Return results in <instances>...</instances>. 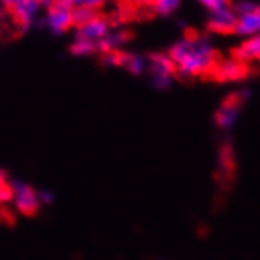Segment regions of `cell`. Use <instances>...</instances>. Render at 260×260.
<instances>
[{
	"instance_id": "obj_12",
	"label": "cell",
	"mask_w": 260,
	"mask_h": 260,
	"mask_svg": "<svg viewBox=\"0 0 260 260\" xmlns=\"http://www.w3.org/2000/svg\"><path fill=\"white\" fill-rule=\"evenodd\" d=\"M232 58L238 60L241 63H252V62H257L258 57H260V38L258 35L255 37H251V38H246L240 46L232 51Z\"/></svg>"
},
{
	"instance_id": "obj_13",
	"label": "cell",
	"mask_w": 260,
	"mask_h": 260,
	"mask_svg": "<svg viewBox=\"0 0 260 260\" xmlns=\"http://www.w3.org/2000/svg\"><path fill=\"white\" fill-rule=\"evenodd\" d=\"M131 40V34L123 28H115L106 35L101 41H98V52H115V51H123V46Z\"/></svg>"
},
{
	"instance_id": "obj_21",
	"label": "cell",
	"mask_w": 260,
	"mask_h": 260,
	"mask_svg": "<svg viewBox=\"0 0 260 260\" xmlns=\"http://www.w3.org/2000/svg\"><path fill=\"white\" fill-rule=\"evenodd\" d=\"M14 215L13 211L7 207H0V222L2 224H8V225H13L14 224Z\"/></svg>"
},
{
	"instance_id": "obj_9",
	"label": "cell",
	"mask_w": 260,
	"mask_h": 260,
	"mask_svg": "<svg viewBox=\"0 0 260 260\" xmlns=\"http://www.w3.org/2000/svg\"><path fill=\"white\" fill-rule=\"evenodd\" d=\"M235 21H237V16H235V13L231 7V8L222 10V11L210 13V18L207 21V28L211 34L229 35V34H234Z\"/></svg>"
},
{
	"instance_id": "obj_14",
	"label": "cell",
	"mask_w": 260,
	"mask_h": 260,
	"mask_svg": "<svg viewBox=\"0 0 260 260\" xmlns=\"http://www.w3.org/2000/svg\"><path fill=\"white\" fill-rule=\"evenodd\" d=\"M181 2L183 0H153L148 10L158 16H171L180 8Z\"/></svg>"
},
{
	"instance_id": "obj_15",
	"label": "cell",
	"mask_w": 260,
	"mask_h": 260,
	"mask_svg": "<svg viewBox=\"0 0 260 260\" xmlns=\"http://www.w3.org/2000/svg\"><path fill=\"white\" fill-rule=\"evenodd\" d=\"M70 52L73 55H78V57H87V55L98 52V44L93 41H88L85 38L76 37L73 44L70 46Z\"/></svg>"
},
{
	"instance_id": "obj_22",
	"label": "cell",
	"mask_w": 260,
	"mask_h": 260,
	"mask_svg": "<svg viewBox=\"0 0 260 260\" xmlns=\"http://www.w3.org/2000/svg\"><path fill=\"white\" fill-rule=\"evenodd\" d=\"M5 16H7V11H5V8L2 7V4H0V22H2V21L5 19Z\"/></svg>"
},
{
	"instance_id": "obj_1",
	"label": "cell",
	"mask_w": 260,
	"mask_h": 260,
	"mask_svg": "<svg viewBox=\"0 0 260 260\" xmlns=\"http://www.w3.org/2000/svg\"><path fill=\"white\" fill-rule=\"evenodd\" d=\"M175 65V76L180 78H202L208 79L221 58L211 41L201 35L189 32L178 40L167 52Z\"/></svg>"
},
{
	"instance_id": "obj_16",
	"label": "cell",
	"mask_w": 260,
	"mask_h": 260,
	"mask_svg": "<svg viewBox=\"0 0 260 260\" xmlns=\"http://www.w3.org/2000/svg\"><path fill=\"white\" fill-rule=\"evenodd\" d=\"M14 197V191H13V183L8 181V175L7 172L0 171V204L8 202Z\"/></svg>"
},
{
	"instance_id": "obj_4",
	"label": "cell",
	"mask_w": 260,
	"mask_h": 260,
	"mask_svg": "<svg viewBox=\"0 0 260 260\" xmlns=\"http://www.w3.org/2000/svg\"><path fill=\"white\" fill-rule=\"evenodd\" d=\"M251 74V67L246 63H241L238 60L229 57L219 58L218 63L213 68L208 81L216 82H240L244 81Z\"/></svg>"
},
{
	"instance_id": "obj_6",
	"label": "cell",
	"mask_w": 260,
	"mask_h": 260,
	"mask_svg": "<svg viewBox=\"0 0 260 260\" xmlns=\"http://www.w3.org/2000/svg\"><path fill=\"white\" fill-rule=\"evenodd\" d=\"M112 27H114V22H112L109 14L96 13L95 16L91 19H88L85 24L76 27V37L98 43L111 32Z\"/></svg>"
},
{
	"instance_id": "obj_10",
	"label": "cell",
	"mask_w": 260,
	"mask_h": 260,
	"mask_svg": "<svg viewBox=\"0 0 260 260\" xmlns=\"http://www.w3.org/2000/svg\"><path fill=\"white\" fill-rule=\"evenodd\" d=\"M148 71L151 78H166L172 79L175 76V65L171 60V57L164 52H153L148 55Z\"/></svg>"
},
{
	"instance_id": "obj_18",
	"label": "cell",
	"mask_w": 260,
	"mask_h": 260,
	"mask_svg": "<svg viewBox=\"0 0 260 260\" xmlns=\"http://www.w3.org/2000/svg\"><path fill=\"white\" fill-rule=\"evenodd\" d=\"M199 5H202L208 13H216V11H222L232 7L231 0H196Z\"/></svg>"
},
{
	"instance_id": "obj_8",
	"label": "cell",
	"mask_w": 260,
	"mask_h": 260,
	"mask_svg": "<svg viewBox=\"0 0 260 260\" xmlns=\"http://www.w3.org/2000/svg\"><path fill=\"white\" fill-rule=\"evenodd\" d=\"M235 172H237V162H235V155L231 145H222V148L219 150V167L218 172L215 175L216 181L221 186H231L235 178Z\"/></svg>"
},
{
	"instance_id": "obj_23",
	"label": "cell",
	"mask_w": 260,
	"mask_h": 260,
	"mask_svg": "<svg viewBox=\"0 0 260 260\" xmlns=\"http://www.w3.org/2000/svg\"><path fill=\"white\" fill-rule=\"evenodd\" d=\"M34 2H37V4H40L41 7H46V5H48V4L51 2V0H34Z\"/></svg>"
},
{
	"instance_id": "obj_20",
	"label": "cell",
	"mask_w": 260,
	"mask_h": 260,
	"mask_svg": "<svg viewBox=\"0 0 260 260\" xmlns=\"http://www.w3.org/2000/svg\"><path fill=\"white\" fill-rule=\"evenodd\" d=\"M120 2L121 5H125L134 13H137L139 10H148L150 5L153 4V0H120Z\"/></svg>"
},
{
	"instance_id": "obj_3",
	"label": "cell",
	"mask_w": 260,
	"mask_h": 260,
	"mask_svg": "<svg viewBox=\"0 0 260 260\" xmlns=\"http://www.w3.org/2000/svg\"><path fill=\"white\" fill-rule=\"evenodd\" d=\"M0 4L5 8L7 14H10L14 25H18L21 30H28L32 27L43 8L34 0H0Z\"/></svg>"
},
{
	"instance_id": "obj_5",
	"label": "cell",
	"mask_w": 260,
	"mask_h": 260,
	"mask_svg": "<svg viewBox=\"0 0 260 260\" xmlns=\"http://www.w3.org/2000/svg\"><path fill=\"white\" fill-rule=\"evenodd\" d=\"M249 91H235V93L229 95L219 106V109L215 114V121L219 128H229L234 125V121L237 120L243 101L248 98Z\"/></svg>"
},
{
	"instance_id": "obj_11",
	"label": "cell",
	"mask_w": 260,
	"mask_h": 260,
	"mask_svg": "<svg viewBox=\"0 0 260 260\" xmlns=\"http://www.w3.org/2000/svg\"><path fill=\"white\" fill-rule=\"evenodd\" d=\"M237 21H235V28L234 34L244 37V38H251L258 34L260 28V10H254L249 13H241L235 14Z\"/></svg>"
},
{
	"instance_id": "obj_7",
	"label": "cell",
	"mask_w": 260,
	"mask_h": 260,
	"mask_svg": "<svg viewBox=\"0 0 260 260\" xmlns=\"http://www.w3.org/2000/svg\"><path fill=\"white\" fill-rule=\"evenodd\" d=\"M13 191H14V199H16V208L22 215L28 218L37 216L40 211V197L35 192V189L30 188L28 185L16 183V185H13Z\"/></svg>"
},
{
	"instance_id": "obj_17",
	"label": "cell",
	"mask_w": 260,
	"mask_h": 260,
	"mask_svg": "<svg viewBox=\"0 0 260 260\" xmlns=\"http://www.w3.org/2000/svg\"><path fill=\"white\" fill-rule=\"evenodd\" d=\"M70 4L73 8H87V10L100 13L108 5V0H70Z\"/></svg>"
},
{
	"instance_id": "obj_2",
	"label": "cell",
	"mask_w": 260,
	"mask_h": 260,
	"mask_svg": "<svg viewBox=\"0 0 260 260\" xmlns=\"http://www.w3.org/2000/svg\"><path fill=\"white\" fill-rule=\"evenodd\" d=\"M73 7L70 0H51L46 5L44 25L48 27L54 35H63L74 27L73 24Z\"/></svg>"
},
{
	"instance_id": "obj_19",
	"label": "cell",
	"mask_w": 260,
	"mask_h": 260,
	"mask_svg": "<svg viewBox=\"0 0 260 260\" xmlns=\"http://www.w3.org/2000/svg\"><path fill=\"white\" fill-rule=\"evenodd\" d=\"M96 13H98V11H91V10H87V8H73L71 16H73V24H74V27H79V25L85 24L88 19L93 18Z\"/></svg>"
}]
</instances>
